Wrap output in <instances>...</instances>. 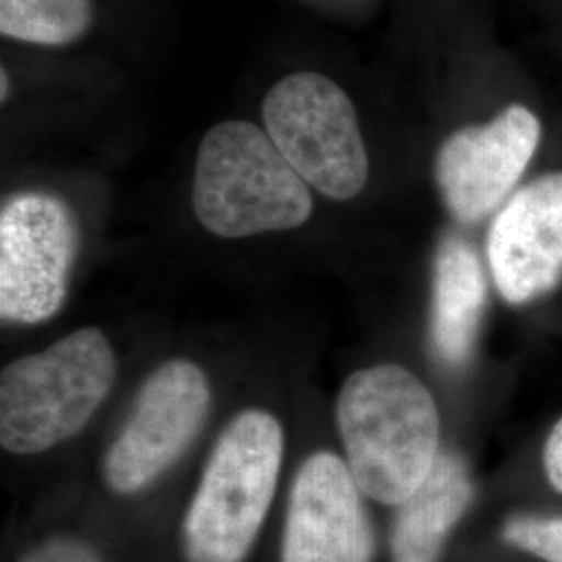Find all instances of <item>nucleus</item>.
I'll list each match as a JSON object with an SVG mask.
<instances>
[{
	"instance_id": "f257e3e1",
	"label": "nucleus",
	"mask_w": 562,
	"mask_h": 562,
	"mask_svg": "<svg viewBox=\"0 0 562 562\" xmlns=\"http://www.w3.org/2000/svg\"><path fill=\"white\" fill-rule=\"evenodd\" d=\"M346 461L362 494L401 506L440 459V413L425 383L401 364L352 373L338 396Z\"/></svg>"
},
{
	"instance_id": "f03ea898",
	"label": "nucleus",
	"mask_w": 562,
	"mask_h": 562,
	"mask_svg": "<svg viewBox=\"0 0 562 562\" xmlns=\"http://www.w3.org/2000/svg\"><path fill=\"white\" fill-rule=\"evenodd\" d=\"M192 204L202 227L220 238L296 229L313 213L308 183L267 130L238 120L223 121L204 134Z\"/></svg>"
},
{
	"instance_id": "7ed1b4c3",
	"label": "nucleus",
	"mask_w": 562,
	"mask_h": 562,
	"mask_svg": "<svg viewBox=\"0 0 562 562\" xmlns=\"http://www.w3.org/2000/svg\"><path fill=\"white\" fill-rule=\"evenodd\" d=\"M283 431L271 413L250 408L225 427L181 525L188 562H244L273 503Z\"/></svg>"
},
{
	"instance_id": "20e7f679",
	"label": "nucleus",
	"mask_w": 562,
	"mask_h": 562,
	"mask_svg": "<svg viewBox=\"0 0 562 562\" xmlns=\"http://www.w3.org/2000/svg\"><path fill=\"white\" fill-rule=\"evenodd\" d=\"M117 361L106 336L83 327L0 375V443L38 454L80 434L109 396Z\"/></svg>"
},
{
	"instance_id": "39448f33",
	"label": "nucleus",
	"mask_w": 562,
	"mask_h": 562,
	"mask_svg": "<svg viewBox=\"0 0 562 562\" xmlns=\"http://www.w3.org/2000/svg\"><path fill=\"white\" fill-rule=\"evenodd\" d=\"M267 134L302 180L334 201L355 199L369 178V157L355 104L336 81L299 71L262 101Z\"/></svg>"
},
{
	"instance_id": "423d86ee",
	"label": "nucleus",
	"mask_w": 562,
	"mask_h": 562,
	"mask_svg": "<svg viewBox=\"0 0 562 562\" xmlns=\"http://www.w3.org/2000/svg\"><path fill=\"white\" fill-rule=\"evenodd\" d=\"M78 255L71 209L48 192H21L0 211V317L15 325L53 319Z\"/></svg>"
},
{
	"instance_id": "0eeeda50",
	"label": "nucleus",
	"mask_w": 562,
	"mask_h": 562,
	"mask_svg": "<svg viewBox=\"0 0 562 562\" xmlns=\"http://www.w3.org/2000/svg\"><path fill=\"white\" fill-rule=\"evenodd\" d=\"M209 406L211 387L199 364L162 362L142 385L130 419L106 452V485L121 496L150 487L196 438Z\"/></svg>"
},
{
	"instance_id": "6e6552de",
	"label": "nucleus",
	"mask_w": 562,
	"mask_h": 562,
	"mask_svg": "<svg viewBox=\"0 0 562 562\" xmlns=\"http://www.w3.org/2000/svg\"><path fill=\"white\" fill-rule=\"evenodd\" d=\"M542 136L538 117L521 104L485 125H471L443 142L436 181L443 204L461 223L482 222L521 180Z\"/></svg>"
},
{
	"instance_id": "1a4fd4ad",
	"label": "nucleus",
	"mask_w": 562,
	"mask_h": 562,
	"mask_svg": "<svg viewBox=\"0 0 562 562\" xmlns=\"http://www.w3.org/2000/svg\"><path fill=\"white\" fill-rule=\"evenodd\" d=\"M348 462L315 452L302 462L285 508L280 562H373L375 533Z\"/></svg>"
},
{
	"instance_id": "9d476101",
	"label": "nucleus",
	"mask_w": 562,
	"mask_h": 562,
	"mask_svg": "<svg viewBox=\"0 0 562 562\" xmlns=\"http://www.w3.org/2000/svg\"><path fill=\"white\" fill-rule=\"evenodd\" d=\"M487 261L504 301H536L562 280V173L527 183L504 202L487 236Z\"/></svg>"
},
{
	"instance_id": "9b49d317",
	"label": "nucleus",
	"mask_w": 562,
	"mask_h": 562,
	"mask_svg": "<svg viewBox=\"0 0 562 562\" xmlns=\"http://www.w3.org/2000/svg\"><path fill=\"white\" fill-rule=\"evenodd\" d=\"M473 496L475 485L464 461L442 452L422 487L398 506L390 531V561L440 562Z\"/></svg>"
},
{
	"instance_id": "f8f14e48",
	"label": "nucleus",
	"mask_w": 562,
	"mask_h": 562,
	"mask_svg": "<svg viewBox=\"0 0 562 562\" xmlns=\"http://www.w3.org/2000/svg\"><path fill=\"white\" fill-rule=\"evenodd\" d=\"M482 262L469 241L446 236L434 262L431 340L440 359L452 367L469 361L485 306Z\"/></svg>"
},
{
	"instance_id": "ddd939ff",
	"label": "nucleus",
	"mask_w": 562,
	"mask_h": 562,
	"mask_svg": "<svg viewBox=\"0 0 562 562\" xmlns=\"http://www.w3.org/2000/svg\"><path fill=\"white\" fill-rule=\"evenodd\" d=\"M92 0H0V32L7 38L63 46L92 27Z\"/></svg>"
},
{
	"instance_id": "4468645a",
	"label": "nucleus",
	"mask_w": 562,
	"mask_h": 562,
	"mask_svg": "<svg viewBox=\"0 0 562 562\" xmlns=\"http://www.w3.org/2000/svg\"><path fill=\"white\" fill-rule=\"evenodd\" d=\"M504 542L543 562H562V517H513L503 529Z\"/></svg>"
},
{
	"instance_id": "2eb2a0df",
	"label": "nucleus",
	"mask_w": 562,
	"mask_h": 562,
	"mask_svg": "<svg viewBox=\"0 0 562 562\" xmlns=\"http://www.w3.org/2000/svg\"><path fill=\"white\" fill-rule=\"evenodd\" d=\"M20 562H104L92 543L74 536H55L34 546Z\"/></svg>"
},
{
	"instance_id": "dca6fc26",
	"label": "nucleus",
	"mask_w": 562,
	"mask_h": 562,
	"mask_svg": "<svg viewBox=\"0 0 562 562\" xmlns=\"http://www.w3.org/2000/svg\"><path fill=\"white\" fill-rule=\"evenodd\" d=\"M543 464H546V475L554 490L562 494V419L552 427L548 442L543 448Z\"/></svg>"
},
{
	"instance_id": "f3484780",
	"label": "nucleus",
	"mask_w": 562,
	"mask_h": 562,
	"mask_svg": "<svg viewBox=\"0 0 562 562\" xmlns=\"http://www.w3.org/2000/svg\"><path fill=\"white\" fill-rule=\"evenodd\" d=\"M0 86H2V102L7 101V88H9V78H7V71L2 69V81H0Z\"/></svg>"
}]
</instances>
